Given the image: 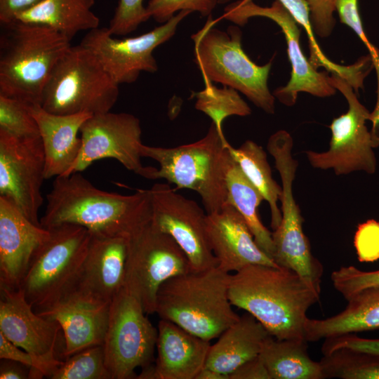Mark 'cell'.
<instances>
[{
	"label": "cell",
	"instance_id": "obj_29",
	"mask_svg": "<svg viewBox=\"0 0 379 379\" xmlns=\"http://www.w3.org/2000/svg\"><path fill=\"white\" fill-rule=\"evenodd\" d=\"M295 22L301 25L308 38L311 65L316 69L324 67L327 72L344 79L357 94L364 88L365 78L374 68L372 57L368 54L359 58L353 65H341L329 60L321 50L314 35L309 4L306 0H280Z\"/></svg>",
	"mask_w": 379,
	"mask_h": 379
},
{
	"label": "cell",
	"instance_id": "obj_19",
	"mask_svg": "<svg viewBox=\"0 0 379 379\" xmlns=\"http://www.w3.org/2000/svg\"><path fill=\"white\" fill-rule=\"evenodd\" d=\"M50 233L0 196V288L20 287L34 253Z\"/></svg>",
	"mask_w": 379,
	"mask_h": 379
},
{
	"label": "cell",
	"instance_id": "obj_26",
	"mask_svg": "<svg viewBox=\"0 0 379 379\" xmlns=\"http://www.w3.org/2000/svg\"><path fill=\"white\" fill-rule=\"evenodd\" d=\"M95 0H41L18 13L13 20L51 27L69 40L81 31L99 27L92 11Z\"/></svg>",
	"mask_w": 379,
	"mask_h": 379
},
{
	"label": "cell",
	"instance_id": "obj_36",
	"mask_svg": "<svg viewBox=\"0 0 379 379\" xmlns=\"http://www.w3.org/2000/svg\"><path fill=\"white\" fill-rule=\"evenodd\" d=\"M218 4L217 0H149L146 7L150 16L159 23H165L178 11L189 10L209 16Z\"/></svg>",
	"mask_w": 379,
	"mask_h": 379
},
{
	"label": "cell",
	"instance_id": "obj_11",
	"mask_svg": "<svg viewBox=\"0 0 379 379\" xmlns=\"http://www.w3.org/2000/svg\"><path fill=\"white\" fill-rule=\"evenodd\" d=\"M146 314L124 288L111 301L102 345L112 379L135 378L136 368L152 364L158 331Z\"/></svg>",
	"mask_w": 379,
	"mask_h": 379
},
{
	"label": "cell",
	"instance_id": "obj_2",
	"mask_svg": "<svg viewBox=\"0 0 379 379\" xmlns=\"http://www.w3.org/2000/svg\"><path fill=\"white\" fill-rule=\"evenodd\" d=\"M320 293L294 271L249 265L230 274L232 305L253 315L273 337L305 339L308 309Z\"/></svg>",
	"mask_w": 379,
	"mask_h": 379
},
{
	"label": "cell",
	"instance_id": "obj_25",
	"mask_svg": "<svg viewBox=\"0 0 379 379\" xmlns=\"http://www.w3.org/2000/svg\"><path fill=\"white\" fill-rule=\"evenodd\" d=\"M347 300L345 310L334 316L324 319L308 318L305 325V340L316 342L379 328V287L365 288Z\"/></svg>",
	"mask_w": 379,
	"mask_h": 379
},
{
	"label": "cell",
	"instance_id": "obj_10",
	"mask_svg": "<svg viewBox=\"0 0 379 379\" xmlns=\"http://www.w3.org/2000/svg\"><path fill=\"white\" fill-rule=\"evenodd\" d=\"M331 86L340 91L348 103L347 112L335 118L331 126L329 149L324 152H305L310 164L316 168L333 169L336 175L364 171L373 174L377 161L373 149L379 140L366 125L371 113L358 100L353 88L342 77L328 76Z\"/></svg>",
	"mask_w": 379,
	"mask_h": 379
},
{
	"label": "cell",
	"instance_id": "obj_35",
	"mask_svg": "<svg viewBox=\"0 0 379 379\" xmlns=\"http://www.w3.org/2000/svg\"><path fill=\"white\" fill-rule=\"evenodd\" d=\"M334 288L347 300L365 288L379 287V270L362 271L354 266L341 267L331 275Z\"/></svg>",
	"mask_w": 379,
	"mask_h": 379
},
{
	"label": "cell",
	"instance_id": "obj_44",
	"mask_svg": "<svg viewBox=\"0 0 379 379\" xmlns=\"http://www.w3.org/2000/svg\"><path fill=\"white\" fill-rule=\"evenodd\" d=\"M1 379H27L30 378L31 368L21 363L1 359Z\"/></svg>",
	"mask_w": 379,
	"mask_h": 379
},
{
	"label": "cell",
	"instance_id": "obj_23",
	"mask_svg": "<svg viewBox=\"0 0 379 379\" xmlns=\"http://www.w3.org/2000/svg\"><path fill=\"white\" fill-rule=\"evenodd\" d=\"M29 109L38 124L44 145L45 179L62 175L79 154L81 139L77 134L84 121L93 114H56L45 110L40 105H30Z\"/></svg>",
	"mask_w": 379,
	"mask_h": 379
},
{
	"label": "cell",
	"instance_id": "obj_1",
	"mask_svg": "<svg viewBox=\"0 0 379 379\" xmlns=\"http://www.w3.org/2000/svg\"><path fill=\"white\" fill-rule=\"evenodd\" d=\"M41 225L74 224L91 234L129 237L151 220L148 190L123 195L95 187L80 172L55 177Z\"/></svg>",
	"mask_w": 379,
	"mask_h": 379
},
{
	"label": "cell",
	"instance_id": "obj_42",
	"mask_svg": "<svg viewBox=\"0 0 379 379\" xmlns=\"http://www.w3.org/2000/svg\"><path fill=\"white\" fill-rule=\"evenodd\" d=\"M230 379H271L258 355L241 364L230 374Z\"/></svg>",
	"mask_w": 379,
	"mask_h": 379
},
{
	"label": "cell",
	"instance_id": "obj_3",
	"mask_svg": "<svg viewBox=\"0 0 379 379\" xmlns=\"http://www.w3.org/2000/svg\"><path fill=\"white\" fill-rule=\"evenodd\" d=\"M1 27L0 95L41 105L44 87L71 40L40 25L13 20Z\"/></svg>",
	"mask_w": 379,
	"mask_h": 379
},
{
	"label": "cell",
	"instance_id": "obj_31",
	"mask_svg": "<svg viewBox=\"0 0 379 379\" xmlns=\"http://www.w3.org/2000/svg\"><path fill=\"white\" fill-rule=\"evenodd\" d=\"M204 84L203 90L192 94V97L196 98L194 107L207 115L221 133H223L222 124L226 118L251 114V108L237 90L225 86L218 88L210 81H204Z\"/></svg>",
	"mask_w": 379,
	"mask_h": 379
},
{
	"label": "cell",
	"instance_id": "obj_28",
	"mask_svg": "<svg viewBox=\"0 0 379 379\" xmlns=\"http://www.w3.org/2000/svg\"><path fill=\"white\" fill-rule=\"evenodd\" d=\"M226 183L227 203L242 215L258 246L272 259L274 251L272 233L262 224L258 214V207L265 199L232 156L228 163Z\"/></svg>",
	"mask_w": 379,
	"mask_h": 379
},
{
	"label": "cell",
	"instance_id": "obj_40",
	"mask_svg": "<svg viewBox=\"0 0 379 379\" xmlns=\"http://www.w3.org/2000/svg\"><path fill=\"white\" fill-rule=\"evenodd\" d=\"M309 4L314 32L320 37H328L335 25L333 15L336 0H306Z\"/></svg>",
	"mask_w": 379,
	"mask_h": 379
},
{
	"label": "cell",
	"instance_id": "obj_7",
	"mask_svg": "<svg viewBox=\"0 0 379 379\" xmlns=\"http://www.w3.org/2000/svg\"><path fill=\"white\" fill-rule=\"evenodd\" d=\"M119 85L95 55L81 44L72 46L55 67L41 95V106L61 115L109 112Z\"/></svg>",
	"mask_w": 379,
	"mask_h": 379
},
{
	"label": "cell",
	"instance_id": "obj_24",
	"mask_svg": "<svg viewBox=\"0 0 379 379\" xmlns=\"http://www.w3.org/2000/svg\"><path fill=\"white\" fill-rule=\"evenodd\" d=\"M270 335L260 322L246 312L211 345L205 367L230 376L241 364L260 354Z\"/></svg>",
	"mask_w": 379,
	"mask_h": 379
},
{
	"label": "cell",
	"instance_id": "obj_37",
	"mask_svg": "<svg viewBox=\"0 0 379 379\" xmlns=\"http://www.w3.org/2000/svg\"><path fill=\"white\" fill-rule=\"evenodd\" d=\"M143 0H119L108 29L112 35H126L135 31L150 16Z\"/></svg>",
	"mask_w": 379,
	"mask_h": 379
},
{
	"label": "cell",
	"instance_id": "obj_32",
	"mask_svg": "<svg viewBox=\"0 0 379 379\" xmlns=\"http://www.w3.org/2000/svg\"><path fill=\"white\" fill-rule=\"evenodd\" d=\"M324 378L379 379V355L341 348L320 361Z\"/></svg>",
	"mask_w": 379,
	"mask_h": 379
},
{
	"label": "cell",
	"instance_id": "obj_22",
	"mask_svg": "<svg viewBox=\"0 0 379 379\" xmlns=\"http://www.w3.org/2000/svg\"><path fill=\"white\" fill-rule=\"evenodd\" d=\"M155 379H195L205 366L211 341L165 319L157 326Z\"/></svg>",
	"mask_w": 379,
	"mask_h": 379
},
{
	"label": "cell",
	"instance_id": "obj_46",
	"mask_svg": "<svg viewBox=\"0 0 379 379\" xmlns=\"http://www.w3.org/2000/svg\"><path fill=\"white\" fill-rule=\"evenodd\" d=\"M217 1H218V4H224L229 3V2H230V1H232V0H217Z\"/></svg>",
	"mask_w": 379,
	"mask_h": 379
},
{
	"label": "cell",
	"instance_id": "obj_17",
	"mask_svg": "<svg viewBox=\"0 0 379 379\" xmlns=\"http://www.w3.org/2000/svg\"><path fill=\"white\" fill-rule=\"evenodd\" d=\"M128 238L91 234L85 258L62 295L111 302L124 286Z\"/></svg>",
	"mask_w": 379,
	"mask_h": 379
},
{
	"label": "cell",
	"instance_id": "obj_43",
	"mask_svg": "<svg viewBox=\"0 0 379 379\" xmlns=\"http://www.w3.org/2000/svg\"><path fill=\"white\" fill-rule=\"evenodd\" d=\"M41 0H0L1 24L13 21L15 15Z\"/></svg>",
	"mask_w": 379,
	"mask_h": 379
},
{
	"label": "cell",
	"instance_id": "obj_15",
	"mask_svg": "<svg viewBox=\"0 0 379 379\" xmlns=\"http://www.w3.org/2000/svg\"><path fill=\"white\" fill-rule=\"evenodd\" d=\"M148 190L151 224L174 239L187 257L192 272L217 266L207 239L206 211L168 184L155 183Z\"/></svg>",
	"mask_w": 379,
	"mask_h": 379
},
{
	"label": "cell",
	"instance_id": "obj_39",
	"mask_svg": "<svg viewBox=\"0 0 379 379\" xmlns=\"http://www.w3.org/2000/svg\"><path fill=\"white\" fill-rule=\"evenodd\" d=\"M354 246L359 260L370 262L379 259V222L368 220L359 225Z\"/></svg>",
	"mask_w": 379,
	"mask_h": 379
},
{
	"label": "cell",
	"instance_id": "obj_8",
	"mask_svg": "<svg viewBox=\"0 0 379 379\" xmlns=\"http://www.w3.org/2000/svg\"><path fill=\"white\" fill-rule=\"evenodd\" d=\"M34 253L20 288L34 310L59 298L67 290L87 253L91 233L74 224L51 228Z\"/></svg>",
	"mask_w": 379,
	"mask_h": 379
},
{
	"label": "cell",
	"instance_id": "obj_4",
	"mask_svg": "<svg viewBox=\"0 0 379 379\" xmlns=\"http://www.w3.org/2000/svg\"><path fill=\"white\" fill-rule=\"evenodd\" d=\"M230 274L215 266L169 279L158 291L155 313L204 340L218 338L240 317L229 297Z\"/></svg>",
	"mask_w": 379,
	"mask_h": 379
},
{
	"label": "cell",
	"instance_id": "obj_34",
	"mask_svg": "<svg viewBox=\"0 0 379 379\" xmlns=\"http://www.w3.org/2000/svg\"><path fill=\"white\" fill-rule=\"evenodd\" d=\"M31 105L0 95V130L20 139L40 137Z\"/></svg>",
	"mask_w": 379,
	"mask_h": 379
},
{
	"label": "cell",
	"instance_id": "obj_6",
	"mask_svg": "<svg viewBox=\"0 0 379 379\" xmlns=\"http://www.w3.org/2000/svg\"><path fill=\"white\" fill-rule=\"evenodd\" d=\"M218 20L209 15L204 27L192 36L194 61L204 81L220 83L239 91L267 114L275 111V97L267 81L272 62H253L244 51L242 33L237 26L227 31L214 27Z\"/></svg>",
	"mask_w": 379,
	"mask_h": 379
},
{
	"label": "cell",
	"instance_id": "obj_33",
	"mask_svg": "<svg viewBox=\"0 0 379 379\" xmlns=\"http://www.w3.org/2000/svg\"><path fill=\"white\" fill-rule=\"evenodd\" d=\"M48 378L112 379L102 345L84 349L64 359Z\"/></svg>",
	"mask_w": 379,
	"mask_h": 379
},
{
	"label": "cell",
	"instance_id": "obj_13",
	"mask_svg": "<svg viewBox=\"0 0 379 379\" xmlns=\"http://www.w3.org/2000/svg\"><path fill=\"white\" fill-rule=\"evenodd\" d=\"M253 17H264L274 21L281 29L287 44L291 65V79L284 86L277 88L274 96L286 106L293 105L300 92L317 97H328L336 90L328 81L327 72H319L304 55L300 45V30L293 16L282 4L275 0L270 6L262 7L253 0H238L228 4L222 18L243 26Z\"/></svg>",
	"mask_w": 379,
	"mask_h": 379
},
{
	"label": "cell",
	"instance_id": "obj_5",
	"mask_svg": "<svg viewBox=\"0 0 379 379\" xmlns=\"http://www.w3.org/2000/svg\"><path fill=\"white\" fill-rule=\"evenodd\" d=\"M211 122L206 135L190 144L175 147H152L143 145L142 157L150 158L159 164L154 180L165 179L182 188L195 191L201 198L206 213L211 214L227 204L226 175L231 154L228 144Z\"/></svg>",
	"mask_w": 379,
	"mask_h": 379
},
{
	"label": "cell",
	"instance_id": "obj_16",
	"mask_svg": "<svg viewBox=\"0 0 379 379\" xmlns=\"http://www.w3.org/2000/svg\"><path fill=\"white\" fill-rule=\"evenodd\" d=\"M46 157L40 137L20 139L0 130V196L12 201L33 223L41 225V189Z\"/></svg>",
	"mask_w": 379,
	"mask_h": 379
},
{
	"label": "cell",
	"instance_id": "obj_18",
	"mask_svg": "<svg viewBox=\"0 0 379 379\" xmlns=\"http://www.w3.org/2000/svg\"><path fill=\"white\" fill-rule=\"evenodd\" d=\"M0 332L27 352L47 360L60 359L56 354L59 324L37 314L18 288H1Z\"/></svg>",
	"mask_w": 379,
	"mask_h": 379
},
{
	"label": "cell",
	"instance_id": "obj_30",
	"mask_svg": "<svg viewBox=\"0 0 379 379\" xmlns=\"http://www.w3.org/2000/svg\"><path fill=\"white\" fill-rule=\"evenodd\" d=\"M226 147L244 174L268 203L271 211V227L273 230H276L281 220L277 201L281 195L282 188L272 178L265 151L250 140L238 148H234L230 143Z\"/></svg>",
	"mask_w": 379,
	"mask_h": 379
},
{
	"label": "cell",
	"instance_id": "obj_38",
	"mask_svg": "<svg viewBox=\"0 0 379 379\" xmlns=\"http://www.w3.org/2000/svg\"><path fill=\"white\" fill-rule=\"evenodd\" d=\"M336 12L342 23L350 27L366 46L372 57L378 81V99L376 107H379V51L368 39L364 30L357 0H343L337 6Z\"/></svg>",
	"mask_w": 379,
	"mask_h": 379
},
{
	"label": "cell",
	"instance_id": "obj_41",
	"mask_svg": "<svg viewBox=\"0 0 379 379\" xmlns=\"http://www.w3.org/2000/svg\"><path fill=\"white\" fill-rule=\"evenodd\" d=\"M341 348L379 355V339L362 338L353 333L328 338L325 339L321 352L324 355Z\"/></svg>",
	"mask_w": 379,
	"mask_h": 379
},
{
	"label": "cell",
	"instance_id": "obj_21",
	"mask_svg": "<svg viewBox=\"0 0 379 379\" xmlns=\"http://www.w3.org/2000/svg\"><path fill=\"white\" fill-rule=\"evenodd\" d=\"M110 303L65 294L34 311L60 326L64 340L61 356L65 359L84 349L103 344Z\"/></svg>",
	"mask_w": 379,
	"mask_h": 379
},
{
	"label": "cell",
	"instance_id": "obj_14",
	"mask_svg": "<svg viewBox=\"0 0 379 379\" xmlns=\"http://www.w3.org/2000/svg\"><path fill=\"white\" fill-rule=\"evenodd\" d=\"M192 11H179L169 20L142 35L119 39L108 27L90 30L80 44L91 51L112 79L118 84L135 82L141 72L157 71L154 50L168 41L179 23Z\"/></svg>",
	"mask_w": 379,
	"mask_h": 379
},
{
	"label": "cell",
	"instance_id": "obj_9",
	"mask_svg": "<svg viewBox=\"0 0 379 379\" xmlns=\"http://www.w3.org/2000/svg\"><path fill=\"white\" fill-rule=\"evenodd\" d=\"M191 271L181 248L150 221L128 237L124 288L147 314L155 313L158 291L165 281Z\"/></svg>",
	"mask_w": 379,
	"mask_h": 379
},
{
	"label": "cell",
	"instance_id": "obj_27",
	"mask_svg": "<svg viewBox=\"0 0 379 379\" xmlns=\"http://www.w3.org/2000/svg\"><path fill=\"white\" fill-rule=\"evenodd\" d=\"M304 339L265 340L259 354L271 379H324L323 367L312 360Z\"/></svg>",
	"mask_w": 379,
	"mask_h": 379
},
{
	"label": "cell",
	"instance_id": "obj_12",
	"mask_svg": "<svg viewBox=\"0 0 379 379\" xmlns=\"http://www.w3.org/2000/svg\"><path fill=\"white\" fill-rule=\"evenodd\" d=\"M80 133L79 154L62 175L81 172L97 160L112 158L128 171L154 180L157 168L144 166L141 162L142 130L135 116L110 111L93 114L82 124Z\"/></svg>",
	"mask_w": 379,
	"mask_h": 379
},
{
	"label": "cell",
	"instance_id": "obj_20",
	"mask_svg": "<svg viewBox=\"0 0 379 379\" xmlns=\"http://www.w3.org/2000/svg\"><path fill=\"white\" fill-rule=\"evenodd\" d=\"M206 234L217 266L226 272L255 264L279 266L258 246L242 215L228 203L207 214Z\"/></svg>",
	"mask_w": 379,
	"mask_h": 379
},
{
	"label": "cell",
	"instance_id": "obj_45",
	"mask_svg": "<svg viewBox=\"0 0 379 379\" xmlns=\"http://www.w3.org/2000/svg\"><path fill=\"white\" fill-rule=\"evenodd\" d=\"M195 379H230V376L204 366L199 372Z\"/></svg>",
	"mask_w": 379,
	"mask_h": 379
}]
</instances>
